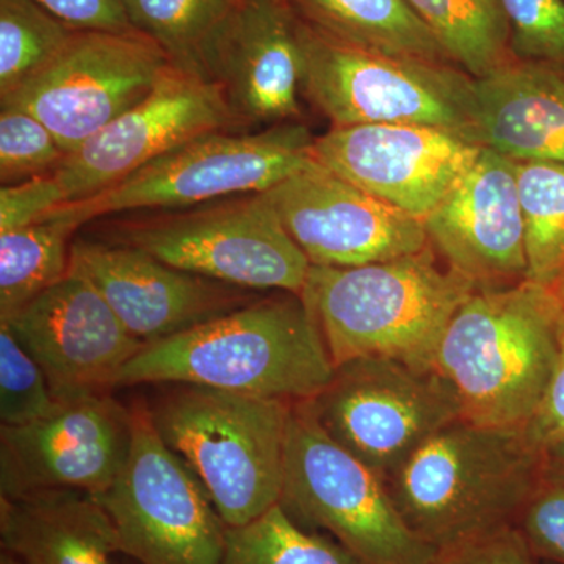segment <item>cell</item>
Masks as SVG:
<instances>
[{
  "label": "cell",
  "mask_w": 564,
  "mask_h": 564,
  "mask_svg": "<svg viewBox=\"0 0 564 564\" xmlns=\"http://www.w3.org/2000/svg\"><path fill=\"white\" fill-rule=\"evenodd\" d=\"M456 66L474 79L514 61L502 0H406Z\"/></svg>",
  "instance_id": "d4e9b609"
},
{
  "label": "cell",
  "mask_w": 564,
  "mask_h": 564,
  "mask_svg": "<svg viewBox=\"0 0 564 564\" xmlns=\"http://www.w3.org/2000/svg\"><path fill=\"white\" fill-rule=\"evenodd\" d=\"M307 404L334 443L384 484L434 433L462 417L436 370L384 356L340 364Z\"/></svg>",
  "instance_id": "8fae6325"
},
{
  "label": "cell",
  "mask_w": 564,
  "mask_h": 564,
  "mask_svg": "<svg viewBox=\"0 0 564 564\" xmlns=\"http://www.w3.org/2000/svg\"><path fill=\"white\" fill-rule=\"evenodd\" d=\"M524 432L529 443L541 454L564 441V329L551 383L545 389L540 406L524 426Z\"/></svg>",
  "instance_id": "8d00e7d4"
},
{
  "label": "cell",
  "mask_w": 564,
  "mask_h": 564,
  "mask_svg": "<svg viewBox=\"0 0 564 564\" xmlns=\"http://www.w3.org/2000/svg\"><path fill=\"white\" fill-rule=\"evenodd\" d=\"M218 564H362L328 534L310 532L280 503L254 521L229 527Z\"/></svg>",
  "instance_id": "484cf974"
},
{
  "label": "cell",
  "mask_w": 564,
  "mask_h": 564,
  "mask_svg": "<svg viewBox=\"0 0 564 564\" xmlns=\"http://www.w3.org/2000/svg\"><path fill=\"white\" fill-rule=\"evenodd\" d=\"M0 564H22V562L13 554H10V552L2 551L0 552Z\"/></svg>",
  "instance_id": "ab89813d"
},
{
  "label": "cell",
  "mask_w": 564,
  "mask_h": 564,
  "mask_svg": "<svg viewBox=\"0 0 564 564\" xmlns=\"http://www.w3.org/2000/svg\"><path fill=\"white\" fill-rule=\"evenodd\" d=\"M527 281L551 288L564 270V163L518 162Z\"/></svg>",
  "instance_id": "4316f807"
},
{
  "label": "cell",
  "mask_w": 564,
  "mask_h": 564,
  "mask_svg": "<svg viewBox=\"0 0 564 564\" xmlns=\"http://www.w3.org/2000/svg\"><path fill=\"white\" fill-rule=\"evenodd\" d=\"M300 41L302 93L333 128L430 126L473 140L475 79L459 66L361 50L302 20Z\"/></svg>",
  "instance_id": "8992f818"
},
{
  "label": "cell",
  "mask_w": 564,
  "mask_h": 564,
  "mask_svg": "<svg viewBox=\"0 0 564 564\" xmlns=\"http://www.w3.org/2000/svg\"><path fill=\"white\" fill-rule=\"evenodd\" d=\"M314 137L291 121L258 133H207L166 152L113 187L70 203L85 223L109 214L180 210L265 193L311 161Z\"/></svg>",
  "instance_id": "30bf717a"
},
{
  "label": "cell",
  "mask_w": 564,
  "mask_h": 564,
  "mask_svg": "<svg viewBox=\"0 0 564 564\" xmlns=\"http://www.w3.org/2000/svg\"><path fill=\"white\" fill-rule=\"evenodd\" d=\"M563 329L564 307L544 285L477 289L445 328L433 369L462 419L524 429L551 383Z\"/></svg>",
  "instance_id": "7a4b0ae2"
},
{
  "label": "cell",
  "mask_w": 564,
  "mask_h": 564,
  "mask_svg": "<svg viewBox=\"0 0 564 564\" xmlns=\"http://www.w3.org/2000/svg\"><path fill=\"white\" fill-rule=\"evenodd\" d=\"M66 152L54 133L20 107L0 109V181L20 184L54 173Z\"/></svg>",
  "instance_id": "4dcf8cb0"
},
{
  "label": "cell",
  "mask_w": 564,
  "mask_h": 564,
  "mask_svg": "<svg viewBox=\"0 0 564 564\" xmlns=\"http://www.w3.org/2000/svg\"><path fill=\"white\" fill-rule=\"evenodd\" d=\"M265 195L311 265H367L429 247L422 220L375 198L313 158Z\"/></svg>",
  "instance_id": "9a60e30c"
},
{
  "label": "cell",
  "mask_w": 564,
  "mask_h": 564,
  "mask_svg": "<svg viewBox=\"0 0 564 564\" xmlns=\"http://www.w3.org/2000/svg\"><path fill=\"white\" fill-rule=\"evenodd\" d=\"M11 332L35 359L55 402L118 388L126 364L144 347L93 282L70 269L11 317Z\"/></svg>",
  "instance_id": "2e32d148"
},
{
  "label": "cell",
  "mask_w": 564,
  "mask_h": 564,
  "mask_svg": "<svg viewBox=\"0 0 564 564\" xmlns=\"http://www.w3.org/2000/svg\"><path fill=\"white\" fill-rule=\"evenodd\" d=\"M518 61L564 66V0H502Z\"/></svg>",
  "instance_id": "1f68e13d"
},
{
  "label": "cell",
  "mask_w": 564,
  "mask_h": 564,
  "mask_svg": "<svg viewBox=\"0 0 564 564\" xmlns=\"http://www.w3.org/2000/svg\"><path fill=\"white\" fill-rule=\"evenodd\" d=\"M541 563L564 564V484L541 477L516 522Z\"/></svg>",
  "instance_id": "d6a6232c"
},
{
  "label": "cell",
  "mask_w": 564,
  "mask_h": 564,
  "mask_svg": "<svg viewBox=\"0 0 564 564\" xmlns=\"http://www.w3.org/2000/svg\"><path fill=\"white\" fill-rule=\"evenodd\" d=\"M110 242L248 291L280 289L302 296L311 270L265 193L121 221Z\"/></svg>",
  "instance_id": "ba28073f"
},
{
  "label": "cell",
  "mask_w": 564,
  "mask_h": 564,
  "mask_svg": "<svg viewBox=\"0 0 564 564\" xmlns=\"http://www.w3.org/2000/svg\"><path fill=\"white\" fill-rule=\"evenodd\" d=\"M543 477L564 484V441L543 452Z\"/></svg>",
  "instance_id": "74e56055"
},
{
  "label": "cell",
  "mask_w": 564,
  "mask_h": 564,
  "mask_svg": "<svg viewBox=\"0 0 564 564\" xmlns=\"http://www.w3.org/2000/svg\"><path fill=\"white\" fill-rule=\"evenodd\" d=\"M484 147L447 129L415 124L333 128L315 139L314 161L423 221L473 169Z\"/></svg>",
  "instance_id": "e0dca14e"
},
{
  "label": "cell",
  "mask_w": 564,
  "mask_h": 564,
  "mask_svg": "<svg viewBox=\"0 0 564 564\" xmlns=\"http://www.w3.org/2000/svg\"><path fill=\"white\" fill-rule=\"evenodd\" d=\"M543 564H547V563H543Z\"/></svg>",
  "instance_id": "60d3db41"
},
{
  "label": "cell",
  "mask_w": 564,
  "mask_h": 564,
  "mask_svg": "<svg viewBox=\"0 0 564 564\" xmlns=\"http://www.w3.org/2000/svg\"><path fill=\"white\" fill-rule=\"evenodd\" d=\"M74 33L35 0H0V98L47 65Z\"/></svg>",
  "instance_id": "f1b7e54d"
},
{
  "label": "cell",
  "mask_w": 564,
  "mask_h": 564,
  "mask_svg": "<svg viewBox=\"0 0 564 564\" xmlns=\"http://www.w3.org/2000/svg\"><path fill=\"white\" fill-rule=\"evenodd\" d=\"M549 289L554 292L556 300H558V302L562 303V306L564 307V270L563 273L556 278L554 284H552Z\"/></svg>",
  "instance_id": "f35d334b"
},
{
  "label": "cell",
  "mask_w": 564,
  "mask_h": 564,
  "mask_svg": "<svg viewBox=\"0 0 564 564\" xmlns=\"http://www.w3.org/2000/svg\"><path fill=\"white\" fill-rule=\"evenodd\" d=\"M135 564H139V563H135Z\"/></svg>",
  "instance_id": "b9f144b4"
},
{
  "label": "cell",
  "mask_w": 564,
  "mask_h": 564,
  "mask_svg": "<svg viewBox=\"0 0 564 564\" xmlns=\"http://www.w3.org/2000/svg\"><path fill=\"white\" fill-rule=\"evenodd\" d=\"M516 170L518 162L484 148L473 169L423 218L433 251L477 289L527 280L525 228Z\"/></svg>",
  "instance_id": "d6986e66"
},
{
  "label": "cell",
  "mask_w": 564,
  "mask_h": 564,
  "mask_svg": "<svg viewBox=\"0 0 564 564\" xmlns=\"http://www.w3.org/2000/svg\"><path fill=\"white\" fill-rule=\"evenodd\" d=\"M234 0H126L133 29L154 41L170 63L203 76V52Z\"/></svg>",
  "instance_id": "83f0119b"
},
{
  "label": "cell",
  "mask_w": 564,
  "mask_h": 564,
  "mask_svg": "<svg viewBox=\"0 0 564 564\" xmlns=\"http://www.w3.org/2000/svg\"><path fill=\"white\" fill-rule=\"evenodd\" d=\"M314 31L361 50L452 63L447 52L406 0H289Z\"/></svg>",
  "instance_id": "603a6c76"
},
{
  "label": "cell",
  "mask_w": 564,
  "mask_h": 564,
  "mask_svg": "<svg viewBox=\"0 0 564 564\" xmlns=\"http://www.w3.org/2000/svg\"><path fill=\"white\" fill-rule=\"evenodd\" d=\"M302 63L300 18L289 0H234L203 52V76L240 126H274L302 115Z\"/></svg>",
  "instance_id": "ac0fdd59"
},
{
  "label": "cell",
  "mask_w": 564,
  "mask_h": 564,
  "mask_svg": "<svg viewBox=\"0 0 564 564\" xmlns=\"http://www.w3.org/2000/svg\"><path fill=\"white\" fill-rule=\"evenodd\" d=\"M543 477L524 429L456 419L386 481L408 529L436 551L516 527Z\"/></svg>",
  "instance_id": "3957f363"
},
{
  "label": "cell",
  "mask_w": 564,
  "mask_h": 564,
  "mask_svg": "<svg viewBox=\"0 0 564 564\" xmlns=\"http://www.w3.org/2000/svg\"><path fill=\"white\" fill-rule=\"evenodd\" d=\"M2 551L22 564H115V527L95 494L50 489L0 497Z\"/></svg>",
  "instance_id": "7402d4cb"
},
{
  "label": "cell",
  "mask_w": 564,
  "mask_h": 564,
  "mask_svg": "<svg viewBox=\"0 0 564 564\" xmlns=\"http://www.w3.org/2000/svg\"><path fill=\"white\" fill-rule=\"evenodd\" d=\"M66 204L54 174L0 188V232L24 228Z\"/></svg>",
  "instance_id": "836d02e7"
},
{
  "label": "cell",
  "mask_w": 564,
  "mask_h": 564,
  "mask_svg": "<svg viewBox=\"0 0 564 564\" xmlns=\"http://www.w3.org/2000/svg\"><path fill=\"white\" fill-rule=\"evenodd\" d=\"M57 406L46 377L22 347L9 323L0 322V422L28 425L46 417Z\"/></svg>",
  "instance_id": "f546056e"
},
{
  "label": "cell",
  "mask_w": 564,
  "mask_h": 564,
  "mask_svg": "<svg viewBox=\"0 0 564 564\" xmlns=\"http://www.w3.org/2000/svg\"><path fill=\"white\" fill-rule=\"evenodd\" d=\"M280 505L362 564H429L437 552L408 529L384 481L334 443L307 402L292 403L289 414Z\"/></svg>",
  "instance_id": "52a82bcc"
},
{
  "label": "cell",
  "mask_w": 564,
  "mask_h": 564,
  "mask_svg": "<svg viewBox=\"0 0 564 564\" xmlns=\"http://www.w3.org/2000/svg\"><path fill=\"white\" fill-rule=\"evenodd\" d=\"M82 225L79 212L66 203L32 225L0 232V322L68 274L73 236Z\"/></svg>",
  "instance_id": "cb8c5ba5"
},
{
  "label": "cell",
  "mask_w": 564,
  "mask_h": 564,
  "mask_svg": "<svg viewBox=\"0 0 564 564\" xmlns=\"http://www.w3.org/2000/svg\"><path fill=\"white\" fill-rule=\"evenodd\" d=\"M170 65L143 33L76 32L0 104L35 115L69 154L147 98Z\"/></svg>",
  "instance_id": "7c38bea8"
},
{
  "label": "cell",
  "mask_w": 564,
  "mask_h": 564,
  "mask_svg": "<svg viewBox=\"0 0 564 564\" xmlns=\"http://www.w3.org/2000/svg\"><path fill=\"white\" fill-rule=\"evenodd\" d=\"M473 140L514 162L564 163V66L514 61L475 79Z\"/></svg>",
  "instance_id": "44dd1931"
},
{
  "label": "cell",
  "mask_w": 564,
  "mask_h": 564,
  "mask_svg": "<svg viewBox=\"0 0 564 564\" xmlns=\"http://www.w3.org/2000/svg\"><path fill=\"white\" fill-rule=\"evenodd\" d=\"M132 411L110 393L57 403L46 417L0 429V497L50 489L102 494L128 462Z\"/></svg>",
  "instance_id": "5bb4252c"
},
{
  "label": "cell",
  "mask_w": 564,
  "mask_h": 564,
  "mask_svg": "<svg viewBox=\"0 0 564 564\" xmlns=\"http://www.w3.org/2000/svg\"><path fill=\"white\" fill-rule=\"evenodd\" d=\"M240 128L220 88L170 65L147 98L66 154L55 170L66 203L91 198L207 133Z\"/></svg>",
  "instance_id": "4fadbf2b"
},
{
  "label": "cell",
  "mask_w": 564,
  "mask_h": 564,
  "mask_svg": "<svg viewBox=\"0 0 564 564\" xmlns=\"http://www.w3.org/2000/svg\"><path fill=\"white\" fill-rule=\"evenodd\" d=\"M429 564H543L516 527L437 551Z\"/></svg>",
  "instance_id": "e575fe53"
},
{
  "label": "cell",
  "mask_w": 564,
  "mask_h": 564,
  "mask_svg": "<svg viewBox=\"0 0 564 564\" xmlns=\"http://www.w3.org/2000/svg\"><path fill=\"white\" fill-rule=\"evenodd\" d=\"M128 462L98 494L120 541L139 564H218L229 527L202 480L152 423L150 406L132 408Z\"/></svg>",
  "instance_id": "9c48e42d"
},
{
  "label": "cell",
  "mask_w": 564,
  "mask_h": 564,
  "mask_svg": "<svg viewBox=\"0 0 564 564\" xmlns=\"http://www.w3.org/2000/svg\"><path fill=\"white\" fill-rule=\"evenodd\" d=\"M291 406L177 384L150 413L163 443L192 467L226 525L239 527L280 503Z\"/></svg>",
  "instance_id": "5b68a950"
},
{
  "label": "cell",
  "mask_w": 564,
  "mask_h": 564,
  "mask_svg": "<svg viewBox=\"0 0 564 564\" xmlns=\"http://www.w3.org/2000/svg\"><path fill=\"white\" fill-rule=\"evenodd\" d=\"M426 247L359 267L311 265L302 299L310 306L334 367L367 356L433 369L441 337L475 291L473 281Z\"/></svg>",
  "instance_id": "277c9868"
},
{
  "label": "cell",
  "mask_w": 564,
  "mask_h": 564,
  "mask_svg": "<svg viewBox=\"0 0 564 564\" xmlns=\"http://www.w3.org/2000/svg\"><path fill=\"white\" fill-rule=\"evenodd\" d=\"M74 32L132 33L126 0H35Z\"/></svg>",
  "instance_id": "d590c367"
},
{
  "label": "cell",
  "mask_w": 564,
  "mask_h": 564,
  "mask_svg": "<svg viewBox=\"0 0 564 564\" xmlns=\"http://www.w3.org/2000/svg\"><path fill=\"white\" fill-rule=\"evenodd\" d=\"M70 269L84 273L126 328L147 345L254 302L248 289L174 269L128 245L76 240Z\"/></svg>",
  "instance_id": "ffe728a7"
},
{
  "label": "cell",
  "mask_w": 564,
  "mask_h": 564,
  "mask_svg": "<svg viewBox=\"0 0 564 564\" xmlns=\"http://www.w3.org/2000/svg\"><path fill=\"white\" fill-rule=\"evenodd\" d=\"M334 370L310 306L288 293L144 345L126 364L118 386H206L296 403L321 393Z\"/></svg>",
  "instance_id": "6da1fadb"
}]
</instances>
